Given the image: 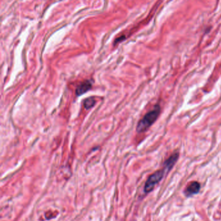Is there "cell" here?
Here are the masks:
<instances>
[{
	"label": "cell",
	"mask_w": 221,
	"mask_h": 221,
	"mask_svg": "<svg viewBox=\"0 0 221 221\" xmlns=\"http://www.w3.org/2000/svg\"><path fill=\"white\" fill-rule=\"evenodd\" d=\"M161 112L160 106L156 104L153 109L146 114L138 122L136 127V131L138 133H142L147 131L155 122Z\"/></svg>",
	"instance_id": "cell-1"
},
{
	"label": "cell",
	"mask_w": 221,
	"mask_h": 221,
	"mask_svg": "<svg viewBox=\"0 0 221 221\" xmlns=\"http://www.w3.org/2000/svg\"><path fill=\"white\" fill-rule=\"evenodd\" d=\"M165 172L164 169H160L149 176L145 185L144 191L145 193H147L152 191L155 185L160 182L163 178L165 175Z\"/></svg>",
	"instance_id": "cell-2"
},
{
	"label": "cell",
	"mask_w": 221,
	"mask_h": 221,
	"mask_svg": "<svg viewBox=\"0 0 221 221\" xmlns=\"http://www.w3.org/2000/svg\"><path fill=\"white\" fill-rule=\"evenodd\" d=\"M200 185L197 182H193L190 183L185 190V194L187 197H190L193 194H197L200 191Z\"/></svg>",
	"instance_id": "cell-3"
},
{
	"label": "cell",
	"mask_w": 221,
	"mask_h": 221,
	"mask_svg": "<svg viewBox=\"0 0 221 221\" xmlns=\"http://www.w3.org/2000/svg\"><path fill=\"white\" fill-rule=\"evenodd\" d=\"M91 86L92 83L89 80L85 81L77 86L75 90V94L77 96H81L88 91H89L91 88Z\"/></svg>",
	"instance_id": "cell-4"
},
{
	"label": "cell",
	"mask_w": 221,
	"mask_h": 221,
	"mask_svg": "<svg viewBox=\"0 0 221 221\" xmlns=\"http://www.w3.org/2000/svg\"><path fill=\"white\" fill-rule=\"evenodd\" d=\"M179 156V154L178 152L175 153L167 159V160L164 162V169L165 172L168 173L169 172L170 170L173 168V167L175 165V163L177 162Z\"/></svg>",
	"instance_id": "cell-5"
},
{
	"label": "cell",
	"mask_w": 221,
	"mask_h": 221,
	"mask_svg": "<svg viewBox=\"0 0 221 221\" xmlns=\"http://www.w3.org/2000/svg\"><path fill=\"white\" fill-rule=\"evenodd\" d=\"M83 104H84V107H85V108L86 109H90L95 105V100L94 97H88V98H86V99L84 100Z\"/></svg>",
	"instance_id": "cell-6"
}]
</instances>
